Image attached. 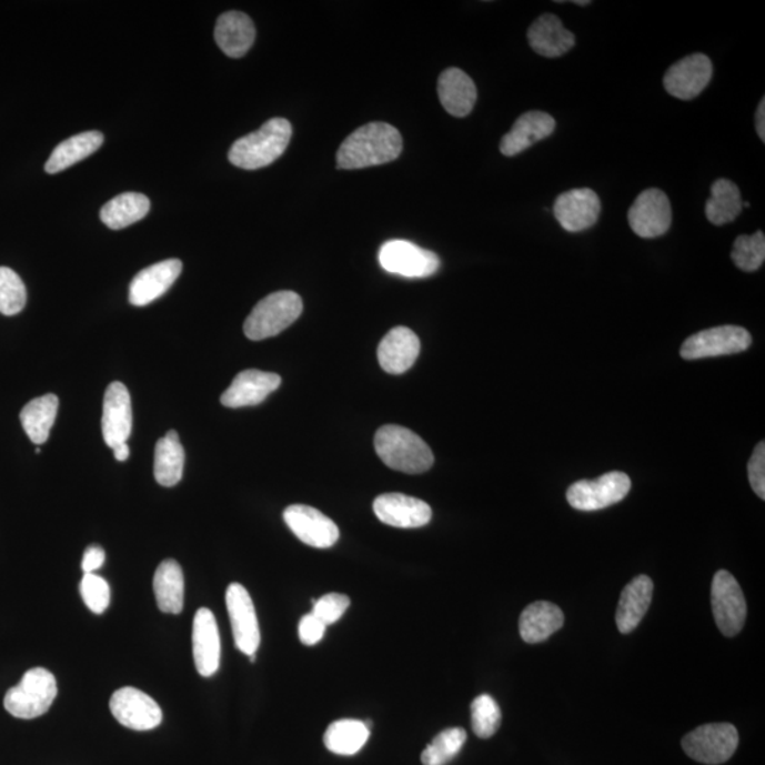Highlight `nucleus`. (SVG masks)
I'll return each instance as SVG.
<instances>
[{
  "mask_svg": "<svg viewBox=\"0 0 765 765\" xmlns=\"http://www.w3.org/2000/svg\"><path fill=\"white\" fill-rule=\"evenodd\" d=\"M193 660L200 675L212 677L220 667L222 644L218 621L209 608L198 610L193 620Z\"/></svg>",
  "mask_w": 765,
  "mask_h": 765,
  "instance_id": "6ab92c4d",
  "label": "nucleus"
},
{
  "mask_svg": "<svg viewBox=\"0 0 765 765\" xmlns=\"http://www.w3.org/2000/svg\"><path fill=\"white\" fill-rule=\"evenodd\" d=\"M556 130V121L542 111L526 112L517 118L511 131L502 138L501 152L505 157H515L536 142L546 140Z\"/></svg>",
  "mask_w": 765,
  "mask_h": 765,
  "instance_id": "5701e85b",
  "label": "nucleus"
},
{
  "mask_svg": "<svg viewBox=\"0 0 765 765\" xmlns=\"http://www.w3.org/2000/svg\"><path fill=\"white\" fill-rule=\"evenodd\" d=\"M28 301V291L23 281L13 270L0 266V313L7 316L18 315Z\"/></svg>",
  "mask_w": 765,
  "mask_h": 765,
  "instance_id": "4c0bfd02",
  "label": "nucleus"
},
{
  "mask_svg": "<svg viewBox=\"0 0 765 765\" xmlns=\"http://www.w3.org/2000/svg\"><path fill=\"white\" fill-rule=\"evenodd\" d=\"M652 594H654V583L648 576L635 577L626 585L621 593L617 615H615L620 633L630 634L640 625L650 608Z\"/></svg>",
  "mask_w": 765,
  "mask_h": 765,
  "instance_id": "bb28decb",
  "label": "nucleus"
},
{
  "mask_svg": "<svg viewBox=\"0 0 765 765\" xmlns=\"http://www.w3.org/2000/svg\"><path fill=\"white\" fill-rule=\"evenodd\" d=\"M601 202L592 189H573L554 202V218L570 233L593 228L600 218Z\"/></svg>",
  "mask_w": 765,
  "mask_h": 765,
  "instance_id": "dca6fc26",
  "label": "nucleus"
},
{
  "mask_svg": "<svg viewBox=\"0 0 765 765\" xmlns=\"http://www.w3.org/2000/svg\"><path fill=\"white\" fill-rule=\"evenodd\" d=\"M529 44L543 58L554 59L566 54L576 44V38L564 28L562 20L546 13L532 23L527 32Z\"/></svg>",
  "mask_w": 765,
  "mask_h": 765,
  "instance_id": "b1692460",
  "label": "nucleus"
},
{
  "mask_svg": "<svg viewBox=\"0 0 765 765\" xmlns=\"http://www.w3.org/2000/svg\"><path fill=\"white\" fill-rule=\"evenodd\" d=\"M369 737H371V728L364 722L342 718V721L333 722L328 727L323 743L330 752L338 754V756H354L361 752Z\"/></svg>",
  "mask_w": 765,
  "mask_h": 765,
  "instance_id": "473e14b6",
  "label": "nucleus"
},
{
  "mask_svg": "<svg viewBox=\"0 0 765 765\" xmlns=\"http://www.w3.org/2000/svg\"><path fill=\"white\" fill-rule=\"evenodd\" d=\"M102 436L110 449L125 444L132 433L131 395L124 384L111 383L102 407Z\"/></svg>",
  "mask_w": 765,
  "mask_h": 765,
  "instance_id": "f3484780",
  "label": "nucleus"
},
{
  "mask_svg": "<svg viewBox=\"0 0 765 765\" xmlns=\"http://www.w3.org/2000/svg\"><path fill=\"white\" fill-rule=\"evenodd\" d=\"M466 742L462 727H451L435 736L433 743L421 754L423 765H446L456 757Z\"/></svg>",
  "mask_w": 765,
  "mask_h": 765,
  "instance_id": "c9c22d12",
  "label": "nucleus"
},
{
  "mask_svg": "<svg viewBox=\"0 0 765 765\" xmlns=\"http://www.w3.org/2000/svg\"><path fill=\"white\" fill-rule=\"evenodd\" d=\"M151 209V202L141 193H122L101 209V222L111 230H122L140 222Z\"/></svg>",
  "mask_w": 765,
  "mask_h": 765,
  "instance_id": "2f4dec72",
  "label": "nucleus"
},
{
  "mask_svg": "<svg viewBox=\"0 0 765 765\" xmlns=\"http://www.w3.org/2000/svg\"><path fill=\"white\" fill-rule=\"evenodd\" d=\"M756 128H757V133L758 137L762 138V141H765V100L763 99L762 102H759L757 114H756Z\"/></svg>",
  "mask_w": 765,
  "mask_h": 765,
  "instance_id": "a18cd8bd",
  "label": "nucleus"
},
{
  "mask_svg": "<svg viewBox=\"0 0 765 765\" xmlns=\"http://www.w3.org/2000/svg\"><path fill=\"white\" fill-rule=\"evenodd\" d=\"M379 261L383 270L405 279H427L440 270L441 261L433 251L419 248L410 241L392 240L382 245Z\"/></svg>",
  "mask_w": 765,
  "mask_h": 765,
  "instance_id": "6e6552de",
  "label": "nucleus"
},
{
  "mask_svg": "<svg viewBox=\"0 0 765 765\" xmlns=\"http://www.w3.org/2000/svg\"><path fill=\"white\" fill-rule=\"evenodd\" d=\"M291 137L290 121L285 118H272L260 130L235 141L230 149L229 161L245 171L269 167L289 148Z\"/></svg>",
  "mask_w": 765,
  "mask_h": 765,
  "instance_id": "f03ea898",
  "label": "nucleus"
},
{
  "mask_svg": "<svg viewBox=\"0 0 765 765\" xmlns=\"http://www.w3.org/2000/svg\"><path fill=\"white\" fill-rule=\"evenodd\" d=\"M81 597L94 614H102L110 607V585L99 574H84L80 583Z\"/></svg>",
  "mask_w": 765,
  "mask_h": 765,
  "instance_id": "ea45409f",
  "label": "nucleus"
},
{
  "mask_svg": "<svg viewBox=\"0 0 765 765\" xmlns=\"http://www.w3.org/2000/svg\"><path fill=\"white\" fill-rule=\"evenodd\" d=\"M102 142H104V135L99 131L83 132L69 138L51 152L49 161L46 162V172L56 174L66 171L67 168L76 165L99 151Z\"/></svg>",
  "mask_w": 765,
  "mask_h": 765,
  "instance_id": "c756f323",
  "label": "nucleus"
},
{
  "mask_svg": "<svg viewBox=\"0 0 765 765\" xmlns=\"http://www.w3.org/2000/svg\"><path fill=\"white\" fill-rule=\"evenodd\" d=\"M291 532L308 546L330 548L339 541V527L331 517L308 505H291L284 511Z\"/></svg>",
  "mask_w": 765,
  "mask_h": 765,
  "instance_id": "4468645a",
  "label": "nucleus"
},
{
  "mask_svg": "<svg viewBox=\"0 0 765 765\" xmlns=\"http://www.w3.org/2000/svg\"><path fill=\"white\" fill-rule=\"evenodd\" d=\"M630 491V476L624 472L614 471L597 480L576 482L568 487L567 501L574 510L594 512L623 501Z\"/></svg>",
  "mask_w": 765,
  "mask_h": 765,
  "instance_id": "0eeeda50",
  "label": "nucleus"
},
{
  "mask_svg": "<svg viewBox=\"0 0 765 765\" xmlns=\"http://www.w3.org/2000/svg\"><path fill=\"white\" fill-rule=\"evenodd\" d=\"M472 731L480 738H491L500 731L501 707L490 695L477 696L471 705Z\"/></svg>",
  "mask_w": 765,
  "mask_h": 765,
  "instance_id": "e433bc0d",
  "label": "nucleus"
},
{
  "mask_svg": "<svg viewBox=\"0 0 765 765\" xmlns=\"http://www.w3.org/2000/svg\"><path fill=\"white\" fill-rule=\"evenodd\" d=\"M214 39L229 58L240 59L249 53L255 40L253 20L241 12H228L215 23Z\"/></svg>",
  "mask_w": 765,
  "mask_h": 765,
  "instance_id": "393cba45",
  "label": "nucleus"
},
{
  "mask_svg": "<svg viewBox=\"0 0 765 765\" xmlns=\"http://www.w3.org/2000/svg\"><path fill=\"white\" fill-rule=\"evenodd\" d=\"M58 696V681L44 667H33L26 672L18 686L4 696V708L13 717L30 721L43 716Z\"/></svg>",
  "mask_w": 765,
  "mask_h": 765,
  "instance_id": "39448f33",
  "label": "nucleus"
},
{
  "mask_svg": "<svg viewBox=\"0 0 765 765\" xmlns=\"http://www.w3.org/2000/svg\"><path fill=\"white\" fill-rule=\"evenodd\" d=\"M110 708L118 723L137 732L152 731L163 718L161 706L145 692L131 686L114 692Z\"/></svg>",
  "mask_w": 765,
  "mask_h": 765,
  "instance_id": "f8f14e48",
  "label": "nucleus"
},
{
  "mask_svg": "<svg viewBox=\"0 0 765 765\" xmlns=\"http://www.w3.org/2000/svg\"><path fill=\"white\" fill-rule=\"evenodd\" d=\"M225 605L235 646L244 655H255L260 648L261 634L254 603L248 588L239 583L230 584L225 592Z\"/></svg>",
  "mask_w": 765,
  "mask_h": 765,
  "instance_id": "9b49d317",
  "label": "nucleus"
},
{
  "mask_svg": "<svg viewBox=\"0 0 765 765\" xmlns=\"http://www.w3.org/2000/svg\"><path fill=\"white\" fill-rule=\"evenodd\" d=\"M182 272V261L171 259L148 266L135 275L130 285V302L145 306L157 301L177 282Z\"/></svg>",
  "mask_w": 765,
  "mask_h": 765,
  "instance_id": "412c9836",
  "label": "nucleus"
},
{
  "mask_svg": "<svg viewBox=\"0 0 765 765\" xmlns=\"http://www.w3.org/2000/svg\"><path fill=\"white\" fill-rule=\"evenodd\" d=\"M732 259L738 269L754 272L765 260V238L763 231L753 235H741L734 241Z\"/></svg>",
  "mask_w": 765,
  "mask_h": 765,
  "instance_id": "58836bf2",
  "label": "nucleus"
},
{
  "mask_svg": "<svg viewBox=\"0 0 765 765\" xmlns=\"http://www.w3.org/2000/svg\"><path fill=\"white\" fill-rule=\"evenodd\" d=\"M104 562V548L100 546H90L87 547V551L84 552L83 562H81V568H83L84 574H95L97 570H100Z\"/></svg>",
  "mask_w": 765,
  "mask_h": 765,
  "instance_id": "c03bdc74",
  "label": "nucleus"
},
{
  "mask_svg": "<svg viewBox=\"0 0 765 765\" xmlns=\"http://www.w3.org/2000/svg\"><path fill=\"white\" fill-rule=\"evenodd\" d=\"M738 746L737 728L731 723H711L687 733L682 747L697 763L717 765L728 762Z\"/></svg>",
  "mask_w": 765,
  "mask_h": 765,
  "instance_id": "423d86ee",
  "label": "nucleus"
},
{
  "mask_svg": "<svg viewBox=\"0 0 765 765\" xmlns=\"http://www.w3.org/2000/svg\"><path fill=\"white\" fill-rule=\"evenodd\" d=\"M403 151V138L386 122H371L358 128L343 141L336 153L339 169H363L393 162Z\"/></svg>",
  "mask_w": 765,
  "mask_h": 765,
  "instance_id": "f257e3e1",
  "label": "nucleus"
},
{
  "mask_svg": "<svg viewBox=\"0 0 765 765\" xmlns=\"http://www.w3.org/2000/svg\"><path fill=\"white\" fill-rule=\"evenodd\" d=\"M112 451H114V456L117 461L124 462L128 459H130L131 450L127 443L117 445L115 449H112Z\"/></svg>",
  "mask_w": 765,
  "mask_h": 765,
  "instance_id": "49530a36",
  "label": "nucleus"
},
{
  "mask_svg": "<svg viewBox=\"0 0 765 765\" xmlns=\"http://www.w3.org/2000/svg\"><path fill=\"white\" fill-rule=\"evenodd\" d=\"M373 511L384 525L417 529L429 525L433 511L429 503L403 494H383L373 502Z\"/></svg>",
  "mask_w": 765,
  "mask_h": 765,
  "instance_id": "a211bd4d",
  "label": "nucleus"
},
{
  "mask_svg": "<svg viewBox=\"0 0 765 765\" xmlns=\"http://www.w3.org/2000/svg\"><path fill=\"white\" fill-rule=\"evenodd\" d=\"M158 608L165 614H181L184 605V577L177 560H165L159 564L153 577Z\"/></svg>",
  "mask_w": 765,
  "mask_h": 765,
  "instance_id": "c85d7f7f",
  "label": "nucleus"
},
{
  "mask_svg": "<svg viewBox=\"0 0 765 765\" xmlns=\"http://www.w3.org/2000/svg\"><path fill=\"white\" fill-rule=\"evenodd\" d=\"M439 97L449 114L464 118L474 110L477 99L476 85L464 71L449 69L440 76Z\"/></svg>",
  "mask_w": 765,
  "mask_h": 765,
  "instance_id": "a878e982",
  "label": "nucleus"
},
{
  "mask_svg": "<svg viewBox=\"0 0 765 765\" xmlns=\"http://www.w3.org/2000/svg\"><path fill=\"white\" fill-rule=\"evenodd\" d=\"M712 608L713 617L723 635L741 634L747 617L746 598L737 580L726 570H721L713 577Z\"/></svg>",
  "mask_w": 765,
  "mask_h": 765,
  "instance_id": "1a4fd4ad",
  "label": "nucleus"
},
{
  "mask_svg": "<svg viewBox=\"0 0 765 765\" xmlns=\"http://www.w3.org/2000/svg\"><path fill=\"white\" fill-rule=\"evenodd\" d=\"M628 222L634 233L642 239L661 238L672 224L670 199L660 189H646L631 207Z\"/></svg>",
  "mask_w": 765,
  "mask_h": 765,
  "instance_id": "ddd939ff",
  "label": "nucleus"
},
{
  "mask_svg": "<svg viewBox=\"0 0 765 765\" xmlns=\"http://www.w3.org/2000/svg\"><path fill=\"white\" fill-rule=\"evenodd\" d=\"M713 66L705 54L696 53L677 61L664 77L665 90L680 100H693L711 83Z\"/></svg>",
  "mask_w": 765,
  "mask_h": 765,
  "instance_id": "2eb2a0df",
  "label": "nucleus"
},
{
  "mask_svg": "<svg viewBox=\"0 0 765 765\" xmlns=\"http://www.w3.org/2000/svg\"><path fill=\"white\" fill-rule=\"evenodd\" d=\"M748 480L757 496L765 500V444L759 443L748 461Z\"/></svg>",
  "mask_w": 765,
  "mask_h": 765,
  "instance_id": "79ce46f5",
  "label": "nucleus"
},
{
  "mask_svg": "<svg viewBox=\"0 0 765 765\" xmlns=\"http://www.w3.org/2000/svg\"><path fill=\"white\" fill-rule=\"evenodd\" d=\"M420 348V339L412 330L405 326L394 328L380 342V366L390 374H403L417 361Z\"/></svg>",
  "mask_w": 765,
  "mask_h": 765,
  "instance_id": "4be33fe9",
  "label": "nucleus"
},
{
  "mask_svg": "<svg viewBox=\"0 0 765 765\" xmlns=\"http://www.w3.org/2000/svg\"><path fill=\"white\" fill-rule=\"evenodd\" d=\"M304 304L301 296L292 291L274 292L251 311L244 322L245 336L251 341H264L279 335L301 316Z\"/></svg>",
  "mask_w": 765,
  "mask_h": 765,
  "instance_id": "20e7f679",
  "label": "nucleus"
},
{
  "mask_svg": "<svg viewBox=\"0 0 765 765\" xmlns=\"http://www.w3.org/2000/svg\"><path fill=\"white\" fill-rule=\"evenodd\" d=\"M351 607V598L345 594L330 593L320 600H313L312 614L316 615L325 625L338 623L342 615Z\"/></svg>",
  "mask_w": 765,
  "mask_h": 765,
  "instance_id": "a19ab883",
  "label": "nucleus"
},
{
  "mask_svg": "<svg viewBox=\"0 0 765 765\" xmlns=\"http://www.w3.org/2000/svg\"><path fill=\"white\" fill-rule=\"evenodd\" d=\"M564 624L563 611L548 601H537L523 611L519 631L527 644H538L557 633Z\"/></svg>",
  "mask_w": 765,
  "mask_h": 765,
  "instance_id": "cd10ccee",
  "label": "nucleus"
},
{
  "mask_svg": "<svg viewBox=\"0 0 765 765\" xmlns=\"http://www.w3.org/2000/svg\"><path fill=\"white\" fill-rule=\"evenodd\" d=\"M743 200L741 190L727 179H718L712 184V197L706 202V218L715 225L734 222L741 215Z\"/></svg>",
  "mask_w": 765,
  "mask_h": 765,
  "instance_id": "f704fd0d",
  "label": "nucleus"
},
{
  "mask_svg": "<svg viewBox=\"0 0 765 765\" xmlns=\"http://www.w3.org/2000/svg\"><path fill=\"white\" fill-rule=\"evenodd\" d=\"M374 449L389 469L405 474H423L434 464L433 451L412 430L402 425H383L374 435Z\"/></svg>",
  "mask_w": 765,
  "mask_h": 765,
  "instance_id": "7ed1b4c3",
  "label": "nucleus"
},
{
  "mask_svg": "<svg viewBox=\"0 0 765 765\" xmlns=\"http://www.w3.org/2000/svg\"><path fill=\"white\" fill-rule=\"evenodd\" d=\"M280 386L279 374L250 369L234 378L220 402L229 409L250 407V405L263 403Z\"/></svg>",
  "mask_w": 765,
  "mask_h": 765,
  "instance_id": "aec40b11",
  "label": "nucleus"
},
{
  "mask_svg": "<svg viewBox=\"0 0 765 765\" xmlns=\"http://www.w3.org/2000/svg\"><path fill=\"white\" fill-rule=\"evenodd\" d=\"M58 412V395L51 393L34 399L24 405L22 413H20V423H22L24 433L28 434L33 444L42 445L48 441Z\"/></svg>",
  "mask_w": 765,
  "mask_h": 765,
  "instance_id": "7c9ffc66",
  "label": "nucleus"
},
{
  "mask_svg": "<svg viewBox=\"0 0 765 765\" xmlns=\"http://www.w3.org/2000/svg\"><path fill=\"white\" fill-rule=\"evenodd\" d=\"M184 450L177 431H169L158 441L155 450V477L159 485H178L183 476Z\"/></svg>",
  "mask_w": 765,
  "mask_h": 765,
  "instance_id": "72a5a7b5",
  "label": "nucleus"
},
{
  "mask_svg": "<svg viewBox=\"0 0 765 765\" xmlns=\"http://www.w3.org/2000/svg\"><path fill=\"white\" fill-rule=\"evenodd\" d=\"M326 626L316 615L312 613L304 615L301 618L300 628H298L302 644L306 646L320 644L326 634Z\"/></svg>",
  "mask_w": 765,
  "mask_h": 765,
  "instance_id": "37998d69",
  "label": "nucleus"
},
{
  "mask_svg": "<svg viewBox=\"0 0 765 765\" xmlns=\"http://www.w3.org/2000/svg\"><path fill=\"white\" fill-rule=\"evenodd\" d=\"M752 345V335L742 326H717L695 333L683 342L681 356L685 361L696 359L726 356L747 351Z\"/></svg>",
  "mask_w": 765,
  "mask_h": 765,
  "instance_id": "9d476101",
  "label": "nucleus"
}]
</instances>
